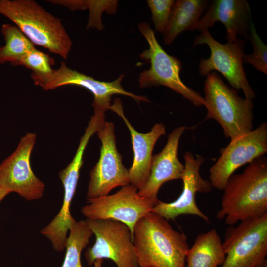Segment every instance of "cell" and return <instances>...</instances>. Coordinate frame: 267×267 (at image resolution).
<instances>
[{
    "label": "cell",
    "mask_w": 267,
    "mask_h": 267,
    "mask_svg": "<svg viewBox=\"0 0 267 267\" xmlns=\"http://www.w3.org/2000/svg\"><path fill=\"white\" fill-rule=\"evenodd\" d=\"M133 242L139 267H185L186 235L158 214L150 212L137 222Z\"/></svg>",
    "instance_id": "cell-1"
},
{
    "label": "cell",
    "mask_w": 267,
    "mask_h": 267,
    "mask_svg": "<svg viewBox=\"0 0 267 267\" xmlns=\"http://www.w3.org/2000/svg\"><path fill=\"white\" fill-rule=\"evenodd\" d=\"M217 218L233 226L238 222L267 213V159L262 156L249 163L242 173L232 175Z\"/></svg>",
    "instance_id": "cell-2"
},
{
    "label": "cell",
    "mask_w": 267,
    "mask_h": 267,
    "mask_svg": "<svg viewBox=\"0 0 267 267\" xmlns=\"http://www.w3.org/2000/svg\"><path fill=\"white\" fill-rule=\"evenodd\" d=\"M0 14L12 21L34 45L66 59L72 40L61 20L33 0H0Z\"/></svg>",
    "instance_id": "cell-3"
},
{
    "label": "cell",
    "mask_w": 267,
    "mask_h": 267,
    "mask_svg": "<svg viewBox=\"0 0 267 267\" xmlns=\"http://www.w3.org/2000/svg\"><path fill=\"white\" fill-rule=\"evenodd\" d=\"M204 82L205 119H214L230 140L253 130L254 105L252 99L240 97L237 90L225 84L212 71Z\"/></svg>",
    "instance_id": "cell-4"
},
{
    "label": "cell",
    "mask_w": 267,
    "mask_h": 267,
    "mask_svg": "<svg viewBox=\"0 0 267 267\" xmlns=\"http://www.w3.org/2000/svg\"><path fill=\"white\" fill-rule=\"evenodd\" d=\"M138 27L148 44V48L144 50L139 57L150 64L149 69L143 71L139 76V87L163 86L180 94L196 106L204 105L203 97L181 79V62L163 49L148 23L141 22Z\"/></svg>",
    "instance_id": "cell-5"
},
{
    "label": "cell",
    "mask_w": 267,
    "mask_h": 267,
    "mask_svg": "<svg viewBox=\"0 0 267 267\" xmlns=\"http://www.w3.org/2000/svg\"><path fill=\"white\" fill-rule=\"evenodd\" d=\"M245 41L237 38L221 44L204 30L195 37L193 46L205 44L210 50L209 58H202L199 63V74L206 76L212 71H218L226 78L232 87L242 90L245 97L253 100L255 94L247 79L243 58Z\"/></svg>",
    "instance_id": "cell-6"
},
{
    "label": "cell",
    "mask_w": 267,
    "mask_h": 267,
    "mask_svg": "<svg viewBox=\"0 0 267 267\" xmlns=\"http://www.w3.org/2000/svg\"><path fill=\"white\" fill-rule=\"evenodd\" d=\"M221 267H264L267 264V213L241 222L226 231Z\"/></svg>",
    "instance_id": "cell-7"
},
{
    "label": "cell",
    "mask_w": 267,
    "mask_h": 267,
    "mask_svg": "<svg viewBox=\"0 0 267 267\" xmlns=\"http://www.w3.org/2000/svg\"><path fill=\"white\" fill-rule=\"evenodd\" d=\"M89 226L95 236V242L85 254L89 265L97 259H109L117 267H139L129 227L112 219H86Z\"/></svg>",
    "instance_id": "cell-8"
},
{
    "label": "cell",
    "mask_w": 267,
    "mask_h": 267,
    "mask_svg": "<svg viewBox=\"0 0 267 267\" xmlns=\"http://www.w3.org/2000/svg\"><path fill=\"white\" fill-rule=\"evenodd\" d=\"M96 133L101 142L100 154L89 173L87 200L106 196L116 187L130 184L128 170L116 147L114 124L105 121Z\"/></svg>",
    "instance_id": "cell-9"
},
{
    "label": "cell",
    "mask_w": 267,
    "mask_h": 267,
    "mask_svg": "<svg viewBox=\"0 0 267 267\" xmlns=\"http://www.w3.org/2000/svg\"><path fill=\"white\" fill-rule=\"evenodd\" d=\"M267 152V124L230 140L221 149V156L209 169V181L212 187L223 190L234 172Z\"/></svg>",
    "instance_id": "cell-10"
},
{
    "label": "cell",
    "mask_w": 267,
    "mask_h": 267,
    "mask_svg": "<svg viewBox=\"0 0 267 267\" xmlns=\"http://www.w3.org/2000/svg\"><path fill=\"white\" fill-rule=\"evenodd\" d=\"M132 184L124 186L112 195L88 200L81 208L82 214L89 219H112L126 224L133 237L137 222L151 211L156 204L140 196Z\"/></svg>",
    "instance_id": "cell-11"
},
{
    "label": "cell",
    "mask_w": 267,
    "mask_h": 267,
    "mask_svg": "<svg viewBox=\"0 0 267 267\" xmlns=\"http://www.w3.org/2000/svg\"><path fill=\"white\" fill-rule=\"evenodd\" d=\"M37 138L27 133L15 150L0 164V185L10 193H16L28 201L41 198L45 184L33 172L31 156Z\"/></svg>",
    "instance_id": "cell-12"
},
{
    "label": "cell",
    "mask_w": 267,
    "mask_h": 267,
    "mask_svg": "<svg viewBox=\"0 0 267 267\" xmlns=\"http://www.w3.org/2000/svg\"><path fill=\"white\" fill-rule=\"evenodd\" d=\"M124 75H121L111 82L100 81L91 76L69 68L64 62L59 67L54 69L52 74L40 85L44 90L54 89L58 87L74 85L80 86L89 90L93 95L92 106L94 111L106 112L111 105L112 97L115 94L128 96L138 102H149L147 98L137 95L124 89L121 84Z\"/></svg>",
    "instance_id": "cell-13"
},
{
    "label": "cell",
    "mask_w": 267,
    "mask_h": 267,
    "mask_svg": "<svg viewBox=\"0 0 267 267\" xmlns=\"http://www.w3.org/2000/svg\"><path fill=\"white\" fill-rule=\"evenodd\" d=\"M184 170L182 177L183 187L180 195L175 201L167 203L159 201L151 210L167 220H174L184 214L195 215L210 222L209 217L198 207L195 200L197 192L208 193L212 186L210 182L202 178L200 168L204 158L190 152L184 154Z\"/></svg>",
    "instance_id": "cell-14"
},
{
    "label": "cell",
    "mask_w": 267,
    "mask_h": 267,
    "mask_svg": "<svg viewBox=\"0 0 267 267\" xmlns=\"http://www.w3.org/2000/svg\"><path fill=\"white\" fill-rule=\"evenodd\" d=\"M186 129L185 126L174 129L169 134L167 142L162 150L153 155L149 176L138 192L140 196L153 201L156 205L160 201L158 191L165 182L181 179L184 165L178 157L180 138Z\"/></svg>",
    "instance_id": "cell-15"
},
{
    "label": "cell",
    "mask_w": 267,
    "mask_h": 267,
    "mask_svg": "<svg viewBox=\"0 0 267 267\" xmlns=\"http://www.w3.org/2000/svg\"><path fill=\"white\" fill-rule=\"evenodd\" d=\"M109 109L115 112L123 120L130 131L134 152L133 164L128 170L130 184L139 190L148 178L152 151L158 139L166 134L165 126L161 123H156L149 132L140 133L134 128L126 117L122 101L119 98L115 99Z\"/></svg>",
    "instance_id": "cell-16"
},
{
    "label": "cell",
    "mask_w": 267,
    "mask_h": 267,
    "mask_svg": "<svg viewBox=\"0 0 267 267\" xmlns=\"http://www.w3.org/2000/svg\"><path fill=\"white\" fill-rule=\"evenodd\" d=\"M252 15L245 0H214L206 13L199 19L196 30H208L217 22L222 23L226 30V39L234 41L249 38Z\"/></svg>",
    "instance_id": "cell-17"
},
{
    "label": "cell",
    "mask_w": 267,
    "mask_h": 267,
    "mask_svg": "<svg viewBox=\"0 0 267 267\" xmlns=\"http://www.w3.org/2000/svg\"><path fill=\"white\" fill-rule=\"evenodd\" d=\"M209 3L206 0H175L171 15L163 33L164 44H171L185 31H194Z\"/></svg>",
    "instance_id": "cell-18"
},
{
    "label": "cell",
    "mask_w": 267,
    "mask_h": 267,
    "mask_svg": "<svg viewBox=\"0 0 267 267\" xmlns=\"http://www.w3.org/2000/svg\"><path fill=\"white\" fill-rule=\"evenodd\" d=\"M225 255L219 234L212 229L197 236L187 253L185 267H218Z\"/></svg>",
    "instance_id": "cell-19"
},
{
    "label": "cell",
    "mask_w": 267,
    "mask_h": 267,
    "mask_svg": "<svg viewBox=\"0 0 267 267\" xmlns=\"http://www.w3.org/2000/svg\"><path fill=\"white\" fill-rule=\"evenodd\" d=\"M1 33L5 44L0 47V64L10 63L13 66H20L23 57L35 47L34 45L15 25L3 24Z\"/></svg>",
    "instance_id": "cell-20"
},
{
    "label": "cell",
    "mask_w": 267,
    "mask_h": 267,
    "mask_svg": "<svg viewBox=\"0 0 267 267\" xmlns=\"http://www.w3.org/2000/svg\"><path fill=\"white\" fill-rule=\"evenodd\" d=\"M92 235L86 220L76 221L70 229L66 239V253L61 267H82L81 254L89 244Z\"/></svg>",
    "instance_id": "cell-21"
},
{
    "label": "cell",
    "mask_w": 267,
    "mask_h": 267,
    "mask_svg": "<svg viewBox=\"0 0 267 267\" xmlns=\"http://www.w3.org/2000/svg\"><path fill=\"white\" fill-rule=\"evenodd\" d=\"M118 5L117 0H72L70 4L71 10H84L89 9V15L87 28H96L102 30L104 25L102 22L103 12L113 14L116 13Z\"/></svg>",
    "instance_id": "cell-22"
},
{
    "label": "cell",
    "mask_w": 267,
    "mask_h": 267,
    "mask_svg": "<svg viewBox=\"0 0 267 267\" xmlns=\"http://www.w3.org/2000/svg\"><path fill=\"white\" fill-rule=\"evenodd\" d=\"M54 59L48 54L38 50L35 47L22 59L20 66L32 71L31 78L34 84L39 86L53 73Z\"/></svg>",
    "instance_id": "cell-23"
},
{
    "label": "cell",
    "mask_w": 267,
    "mask_h": 267,
    "mask_svg": "<svg viewBox=\"0 0 267 267\" xmlns=\"http://www.w3.org/2000/svg\"><path fill=\"white\" fill-rule=\"evenodd\" d=\"M249 38L253 48L252 54H245L243 63L252 65L257 70L267 74V46L257 34L252 19L250 21Z\"/></svg>",
    "instance_id": "cell-24"
},
{
    "label": "cell",
    "mask_w": 267,
    "mask_h": 267,
    "mask_svg": "<svg viewBox=\"0 0 267 267\" xmlns=\"http://www.w3.org/2000/svg\"><path fill=\"white\" fill-rule=\"evenodd\" d=\"M155 30L163 34L169 19L174 0H147Z\"/></svg>",
    "instance_id": "cell-25"
},
{
    "label": "cell",
    "mask_w": 267,
    "mask_h": 267,
    "mask_svg": "<svg viewBox=\"0 0 267 267\" xmlns=\"http://www.w3.org/2000/svg\"><path fill=\"white\" fill-rule=\"evenodd\" d=\"M10 193L9 191L0 185V203Z\"/></svg>",
    "instance_id": "cell-26"
},
{
    "label": "cell",
    "mask_w": 267,
    "mask_h": 267,
    "mask_svg": "<svg viewBox=\"0 0 267 267\" xmlns=\"http://www.w3.org/2000/svg\"><path fill=\"white\" fill-rule=\"evenodd\" d=\"M103 259H97L94 262L93 267H102Z\"/></svg>",
    "instance_id": "cell-27"
},
{
    "label": "cell",
    "mask_w": 267,
    "mask_h": 267,
    "mask_svg": "<svg viewBox=\"0 0 267 267\" xmlns=\"http://www.w3.org/2000/svg\"><path fill=\"white\" fill-rule=\"evenodd\" d=\"M267 267V265L265 267Z\"/></svg>",
    "instance_id": "cell-28"
}]
</instances>
